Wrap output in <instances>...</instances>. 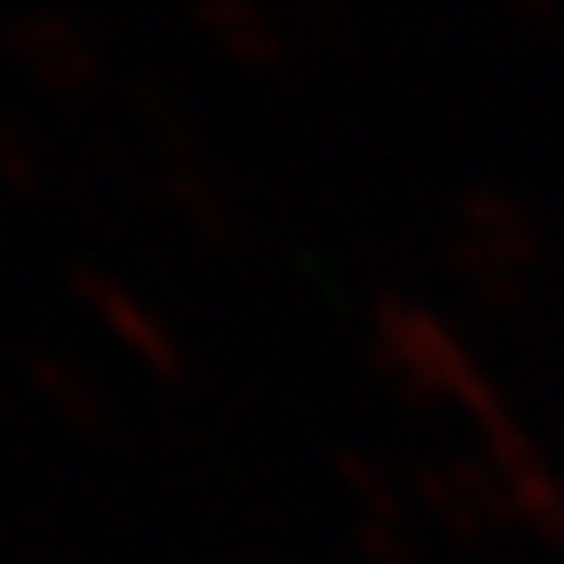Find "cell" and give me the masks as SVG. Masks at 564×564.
<instances>
[{"label":"cell","mask_w":564,"mask_h":564,"mask_svg":"<svg viewBox=\"0 0 564 564\" xmlns=\"http://www.w3.org/2000/svg\"><path fill=\"white\" fill-rule=\"evenodd\" d=\"M0 181H12V186H31L36 181V163H31V151H24V139L0 120Z\"/></svg>","instance_id":"3957f363"},{"label":"cell","mask_w":564,"mask_h":564,"mask_svg":"<svg viewBox=\"0 0 564 564\" xmlns=\"http://www.w3.org/2000/svg\"><path fill=\"white\" fill-rule=\"evenodd\" d=\"M31 379L43 384L48 397H61L66 409H78V414H85V391H78V379H73V372H66V367H61V360L36 355V360H31Z\"/></svg>","instance_id":"7a4b0ae2"},{"label":"cell","mask_w":564,"mask_h":564,"mask_svg":"<svg viewBox=\"0 0 564 564\" xmlns=\"http://www.w3.org/2000/svg\"><path fill=\"white\" fill-rule=\"evenodd\" d=\"M7 43L19 48V55L31 61L43 78H55V85H73V78L90 73L85 43H78V36L66 31L61 19H48V12H24V19H7Z\"/></svg>","instance_id":"6da1fadb"}]
</instances>
